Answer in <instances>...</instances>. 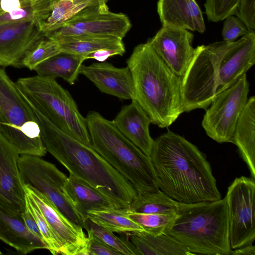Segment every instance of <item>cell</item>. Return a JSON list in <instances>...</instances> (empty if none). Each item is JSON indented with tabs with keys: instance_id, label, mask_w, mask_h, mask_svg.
I'll return each mask as SVG.
<instances>
[{
	"instance_id": "1",
	"label": "cell",
	"mask_w": 255,
	"mask_h": 255,
	"mask_svg": "<svg viewBox=\"0 0 255 255\" xmlns=\"http://www.w3.org/2000/svg\"><path fill=\"white\" fill-rule=\"evenodd\" d=\"M159 189L181 203L222 199L209 162L198 147L172 131L154 140L150 156Z\"/></svg>"
},
{
	"instance_id": "2",
	"label": "cell",
	"mask_w": 255,
	"mask_h": 255,
	"mask_svg": "<svg viewBox=\"0 0 255 255\" xmlns=\"http://www.w3.org/2000/svg\"><path fill=\"white\" fill-rule=\"evenodd\" d=\"M27 102L37 119L47 151L70 174L103 193L121 208H128L137 195L132 185L91 146L56 127L30 102Z\"/></svg>"
},
{
	"instance_id": "3",
	"label": "cell",
	"mask_w": 255,
	"mask_h": 255,
	"mask_svg": "<svg viewBox=\"0 0 255 255\" xmlns=\"http://www.w3.org/2000/svg\"><path fill=\"white\" fill-rule=\"evenodd\" d=\"M131 75L134 99L152 124L171 126L183 113L181 78L176 75L147 42L135 46L127 60Z\"/></svg>"
},
{
	"instance_id": "4",
	"label": "cell",
	"mask_w": 255,
	"mask_h": 255,
	"mask_svg": "<svg viewBox=\"0 0 255 255\" xmlns=\"http://www.w3.org/2000/svg\"><path fill=\"white\" fill-rule=\"evenodd\" d=\"M85 119L91 147L132 185L137 194L159 190L150 156L98 112L90 111Z\"/></svg>"
},
{
	"instance_id": "5",
	"label": "cell",
	"mask_w": 255,
	"mask_h": 255,
	"mask_svg": "<svg viewBox=\"0 0 255 255\" xmlns=\"http://www.w3.org/2000/svg\"><path fill=\"white\" fill-rule=\"evenodd\" d=\"M166 234L176 239L193 255H230L232 249L226 199L179 203L175 220Z\"/></svg>"
},
{
	"instance_id": "6",
	"label": "cell",
	"mask_w": 255,
	"mask_h": 255,
	"mask_svg": "<svg viewBox=\"0 0 255 255\" xmlns=\"http://www.w3.org/2000/svg\"><path fill=\"white\" fill-rule=\"evenodd\" d=\"M16 84L26 98L56 127L91 146L86 119L70 93L55 79L36 75L21 78Z\"/></svg>"
},
{
	"instance_id": "7",
	"label": "cell",
	"mask_w": 255,
	"mask_h": 255,
	"mask_svg": "<svg viewBox=\"0 0 255 255\" xmlns=\"http://www.w3.org/2000/svg\"><path fill=\"white\" fill-rule=\"evenodd\" d=\"M0 133L20 155L42 157L47 152L33 110L1 66Z\"/></svg>"
},
{
	"instance_id": "8",
	"label": "cell",
	"mask_w": 255,
	"mask_h": 255,
	"mask_svg": "<svg viewBox=\"0 0 255 255\" xmlns=\"http://www.w3.org/2000/svg\"><path fill=\"white\" fill-rule=\"evenodd\" d=\"M237 40L216 42L195 48L190 63L181 77L183 112L207 109L210 106L216 95L221 60Z\"/></svg>"
},
{
	"instance_id": "9",
	"label": "cell",
	"mask_w": 255,
	"mask_h": 255,
	"mask_svg": "<svg viewBox=\"0 0 255 255\" xmlns=\"http://www.w3.org/2000/svg\"><path fill=\"white\" fill-rule=\"evenodd\" d=\"M18 165L22 182L46 196L70 221L86 230V219L76 210L65 189L67 176L40 156L21 154Z\"/></svg>"
},
{
	"instance_id": "10",
	"label": "cell",
	"mask_w": 255,
	"mask_h": 255,
	"mask_svg": "<svg viewBox=\"0 0 255 255\" xmlns=\"http://www.w3.org/2000/svg\"><path fill=\"white\" fill-rule=\"evenodd\" d=\"M249 92V83L245 74L216 95L202 122L208 136L219 143H233L235 128L248 101Z\"/></svg>"
},
{
	"instance_id": "11",
	"label": "cell",
	"mask_w": 255,
	"mask_h": 255,
	"mask_svg": "<svg viewBox=\"0 0 255 255\" xmlns=\"http://www.w3.org/2000/svg\"><path fill=\"white\" fill-rule=\"evenodd\" d=\"M128 16L110 11L106 3L88 7L53 31L49 39L63 36H109L123 39L131 27Z\"/></svg>"
},
{
	"instance_id": "12",
	"label": "cell",
	"mask_w": 255,
	"mask_h": 255,
	"mask_svg": "<svg viewBox=\"0 0 255 255\" xmlns=\"http://www.w3.org/2000/svg\"><path fill=\"white\" fill-rule=\"evenodd\" d=\"M255 182L253 178H236L228 188L225 198L232 250L252 244L255 240Z\"/></svg>"
},
{
	"instance_id": "13",
	"label": "cell",
	"mask_w": 255,
	"mask_h": 255,
	"mask_svg": "<svg viewBox=\"0 0 255 255\" xmlns=\"http://www.w3.org/2000/svg\"><path fill=\"white\" fill-rule=\"evenodd\" d=\"M25 193L38 206L61 246V254L89 255L88 238L83 228L66 218L42 193L24 185Z\"/></svg>"
},
{
	"instance_id": "14",
	"label": "cell",
	"mask_w": 255,
	"mask_h": 255,
	"mask_svg": "<svg viewBox=\"0 0 255 255\" xmlns=\"http://www.w3.org/2000/svg\"><path fill=\"white\" fill-rule=\"evenodd\" d=\"M193 39L189 30L162 26L146 42L176 75L182 77L194 53Z\"/></svg>"
},
{
	"instance_id": "15",
	"label": "cell",
	"mask_w": 255,
	"mask_h": 255,
	"mask_svg": "<svg viewBox=\"0 0 255 255\" xmlns=\"http://www.w3.org/2000/svg\"><path fill=\"white\" fill-rule=\"evenodd\" d=\"M19 155L0 133V204L22 213L25 209L26 194L18 165Z\"/></svg>"
},
{
	"instance_id": "16",
	"label": "cell",
	"mask_w": 255,
	"mask_h": 255,
	"mask_svg": "<svg viewBox=\"0 0 255 255\" xmlns=\"http://www.w3.org/2000/svg\"><path fill=\"white\" fill-rule=\"evenodd\" d=\"M44 37L33 22L0 24V66L22 67L25 55Z\"/></svg>"
},
{
	"instance_id": "17",
	"label": "cell",
	"mask_w": 255,
	"mask_h": 255,
	"mask_svg": "<svg viewBox=\"0 0 255 255\" xmlns=\"http://www.w3.org/2000/svg\"><path fill=\"white\" fill-rule=\"evenodd\" d=\"M80 74L90 80L103 93L120 99H134L131 73L128 67L117 68L108 62L82 65Z\"/></svg>"
},
{
	"instance_id": "18",
	"label": "cell",
	"mask_w": 255,
	"mask_h": 255,
	"mask_svg": "<svg viewBox=\"0 0 255 255\" xmlns=\"http://www.w3.org/2000/svg\"><path fill=\"white\" fill-rule=\"evenodd\" d=\"M255 63V32H251L237 40L223 57L216 95L235 83Z\"/></svg>"
},
{
	"instance_id": "19",
	"label": "cell",
	"mask_w": 255,
	"mask_h": 255,
	"mask_svg": "<svg viewBox=\"0 0 255 255\" xmlns=\"http://www.w3.org/2000/svg\"><path fill=\"white\" fill-rule=\"evenodd\" d=\"M113 122L126 138L150 156L154 142L149 133L151 120L135 100L124 106Z\"/></svg>"
},
{
	"instance_id": "20",
	"label": "cell",
	"mask_w": 255,
	"mask_h": 255,
	"mask_svg": "<svg viewBox=\"0 0 255 255\" xmlns=\"http://www.w3.org/2000/svg\"><path fill=\"white\" fill-rule=\"evenodd\" d=\"M157 10L162 26L205 31L202 12L195 0H158Z\"/></svg>"
},
{
	"instance_id": "21",
	"label": "cell",
	"mask_w": 255,
	"mask_h": 255,
	"mask_svg": "<svg viewBox=\"0 0 255 255\" xmlns=\"http://www.w3.org/2000/svg\"><path fill=\"white\" fill-rule=\"evenodd\" d=\"M21 215L0 204V240L24 255L46 249L43 241L27 228Z\"/></svg>"
},
{
	"instance_id": "22",
	"label": "cell",
	"mask_w": 255,
	"mask_h": 255,
	"mask_svg": "<svg viewBox=\"0 0 255 255\" xmlns=\"http://www.w3.org/2000/svg\"><path fill=\"white\" fill-rule=\"evenodd\" d=\"M255 97L248 99L237 122L233 143L247 164L251 176L255 179Z\"/></svg>"
},
{
	"instance_id": "23",
	"label": "cell",
	"mask_w": 255,
	"mask_h": 255,
	"mask_svg": "<svg viewBox=\"0 0 255 255\" xmlns=\"http://www.w3.org/2000/svg\"><path fill=\"white\" fill-rule=\"evenodd\" d=\"M65 189L70 201L86 219L91 210H101L121 208L109 197L82 180L70 174Z\"/></svg>"
},
{
	"instance_id": "24",
	"label": "cell",
	"mask_w": 255,
	"mask_h": 255,
	"mask_svg": "<svg viewBox=\"0 0 255 255\" xmlns=\"http://www.w3.org/2000/svg\"><path fill=\"white\" fill-rule=\"evenodd\" d=\"M127 234L139 255H193L181 242L166 234L154 236L143 231Z\"/></svg>"
},
{
	"instance_id": "25",
	"label": "cell",
	"mask_w": 255,
	"mask_h": 255,
	"mask_svg": "<svg viewBox=\"0 0 255 255\" xmlns=\"http://www.w3.org/2000/svg\"><path fill=\"white\" fill-rule=\"evenodd\" d=\"M84 61L81 55L60 52L39 64L34 71L38 76L53 79L60 77L73 85Z\"/></svg>"
},
{
	"instance_id": "26",
	"label": "cell",
	"mask_w": 255,
	"mask_h": 255,
	"mask_svg": "<svg viewBox=\"0 0 255 255\" xmlns=\"http://www.w3.org/2000/svg\"><path fill=\"white\" fill-rule=\"evenodd\" d=\"M51 39L58 43L61 52L81 55L84 59L88 54L100 49H126L123 39L115 37L63 36Z\"/></svg>"
},
{
	"instance_id": "27",
	"label": "cell",
	"mask_w": 255,
	"mask_h": 255,
	"mask_svg": "<svg viewBox=\"0 0 255 255\" xmlns=\"http://www.w3.org/2000/svg\"><path fill=\"white\" fill-rule=\"evenodd\" d=\"M129 211L128 208L91 210L87 213L86 219L114 233L127 234L144 231L129 217Z\"/></svg>"
},
{
	"instance_id": "28",
	"label": "cell",
	"mask_w": 255,
	"mask_h": 255,
	"mask_svg": "<svg viewBox=\"0 0 255 255\" xmlns=\"http://www.w3.org/2000/svg\"><path fill=\"white\" fill-rule=\"evenodd\" d=\"M179 202L172 199L160 189L137 194L129 205L131 212L144 214H176Z\"/></svg>"
},
{
	"instance_id": "29",
	"label": "cell",
	"mask_w": 255,
	"mask_h": 255,
	"mask_svg": "<svg viewBox=\"0 0 255 255\" xmlns=\"http://www.w3.org/2000/svg\"><path fill=\"white\" fill-rule=\"evenodd\" d=\"M51 0H25L17 8L0 14V24L33 22L38 25L46 17Z\"/></svg>"
},
{
	"instance_id": "30",
	"label": "cell",
	"mask_w": 255,
	"mask_h": 255,
	"mask_svg": "<svg viewBox=\"0 0 255 255\" xmlns=\"http://www.w3.org/2000/svg\"><path fill=\"white\" fill-rule=\"evenodd\" d=\"M94 5L71 0L52 1L46 18L38 25L44 35L56 29L83 9Z\"/></svg>"
},
{
	"instance_id": "31",
	"label": "cell",
	"mask_w": 255,
	"mask_h": 255,
	"mask_svg": "<svg viewBox=\"0 0 255 255\" xmlns=\"http://www.w3.org/2000/svg\"><path fill=\"white\" fill-rule=\"evenodd\" d=\"M128 216L139 225L144 231L154 236H158L166 234L173 225L176 214H144L129 211Z\"/></svg>"
},
{
	"instance_id": "32",
	"label": "cell",
	"mask_w": 255,
	"mask_h": 255,
	"mask_svg": "<svg viewBox=\"0 0 255 255\" xmlns=\"http://www.w3.org/2000/svg\"><path fill=\"white\" fill-rule=\"evenodd\" d=\"M85 223L86 230H91L95 236L122 255H139L135 247L128 239L115 235L114 232L96 224L89 219H86Z\"/></svg>"
},
{
	"instance_id": "33",
	"label": "cell",
	"mask_w": 255,
	"mask_h": 255,
	"mask_svg": "<svg viewBox=\"0 0 255 255\" xmlns=\"http://www.w3.org/2000/svg\"><path fill=\"white\" fill-rule=\"evenodd\" d=\"M60 52L57 41L44 37L26 53L22 60V66L33 71L39 64Z\"/></svg>"
},
{
	"instance_id": "34",
	"label": "cell",
	"mask_w": 255,
	"mask_h": 255,
	"mask_svg": "<svg viewBox=\"0 0 255 255\" xmlns=\"http://www.w3.org/2000/svg\"><path fill=\"white\" fill-rule=\"evenodd\" d=\"M26 204L36 221L46 249L53 255L61 254V246L58 240L35 202L26 194Z\"/></svg>"
},
{
	"instance_id": "35",
	"label": "cell",
	"mask_w": 255,
	"mask_h": 255,
	"mask_svg": "<svg viewBox=\"0 0 255 255\" xmlns=\"http://www.w3.org/2000/svg\"><path fill=\"white\" fill-rule=\"evenodd\" d=\"M239 0H206L205 13L210 21L217 22L235 15Z\"/></svg>"
},
{
	"instance_id": "36",
	"label": "cell",
	"mask_w": 255,
	"mask_h": 255,
	"mask_svg": "<svg viewBox=\"0 0 255 255\" xmlns=\"http://www.w3.org/2000/svg\"><path fill=\"white\" fill-rule=\"evenodd\" d=\"M234 15L228 16L223 20L222 31L223 41L234 42L239 37L244 36L251 32L243 21Z\"/></svg>"
},
{
	"instance_id": "37",
	"label": "cell",
	"mask_w": 255,
	"mask_h": 255,
	"mask_svg": "<svg viewBox=\"0 0 255 255\" xmlns=\"http://www.w3.org/2000/svg\"><path fill=\"white\" fill-rule=\"evenodd\" d=\"M235 15L243 21L250 32H255V0H239Z\"/></svg>"
},
{
	"instance_id": "38",
	"label": "cell",
	"mask_w": 255,
	"mask_h": 255,
	"mask_svg": "<svg viewBox=\"0 0 255 255\" xmlns=\"http://www.w3.org/2000/svg\"><path fill=\"white\" fill-rule=\"evenodd\" d=\"M88 249L89 255H122L95 236L91 230L88 229Z\"/></svg>"
},
{
	"instance_id": "39",
	"label": "cell",
	"mask_w": 255,
	"mask_h": 255,
	"mask_svg": "<svg viewBox=\"0 0 255 255\" xmlns=\"http://www.w3.org/2000/svg\"><path fill=\"white\" fill-rule=\"evenodd\" d=\"M125 52L126 49H103L88 54L85 56L84 59H93L103 62L110 57L115 55L122 56Z\"/></svg>"
},
{
	"instance_id": "40",
	"label": "cell",
	"mask_w": 255,
	"mask_h": 255,
	"mask_svg": "<svg viewBox=\"0 0 255 255\" xmlns=\"http://www.w3.org/2000/svg\"><path fill=\"white\" fill-rule=\"evenodd\" d=\"M21 215L25 224L29 230L44 243L36 221L26 204H25V209L22 213Z\"/></svg>"
},
{
	"instance_id": "41",
	"label": "cell",
	"mask_w": 255,
	"mask_h": 255,
	"mask_svg": "<svg viewBox=\"0 0 255 255\" xmlns=\"http://www.w3.org/2000/svg\"><path fill=\"white\" fill-rule=\"evenodd\" d=\"M231 255H255V247L252 244L232 250Z\"/></svg>"
},
{
	"instance_id": "42",
	"label": "cell",
	"mask_w": 255,
	"mask_h": 255,
	"mask_svg": "<svg viewBox=\"0 0 255 255\" xmlns=\"http://www.w3.org/2000/svg\"><path fill=\"white\" fill-rule=\"evenodd\" d=\"M52 1H58L59 0H51ZM78 3H85L91 5H97L100 4L106 3L109 0H71Z\"/></svg>"
},
{
	"instance_id": "43",
	"label": "cell",
	"mask_w": 255,
	"mask_h": 255,
	"mask_svg": "<svg viewBox=\"0 0 255 255\" xmlns=\"http://www.w3.org/2000/svg\"><path fill=\"white\" fill-rule=\"evenodd\" d=\"M0 254H1V252H0Z\"/></svg>"
}]
</instances>
